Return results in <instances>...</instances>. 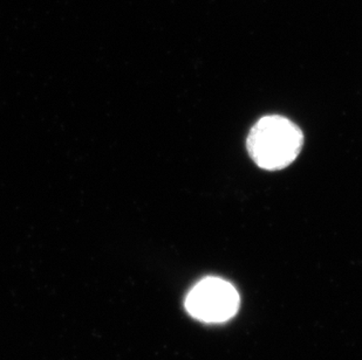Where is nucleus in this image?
Instances as JSON below:
<instances>
[{
  "label": "nucleus",
  "mask_w": 362,
  "mask_h": 360,
  "mask_svg": "<svg viewBox=\"0 0 362 360\" xmlns=\"http://www.w3.org/2000/svg\"><path fill=\"white\" fill-rule=\"evenodd\" d=\"M304 136L300 128L281 116H265L250 130L246 149L264 170H281L300 153Z\"/></svg>",
  "instance_id": "obj_1"
},
{
  "label": "nucleus",
  "mask_w": 362,
  "mask_h": 360,
  "mask_svg": "<svg viewBox=\"0 0 362 360\" xmlns=\"http://www.w3.org/2000/svg\"><path fill=\"white\" fill-rule=\"evenodd\" d=\"M185 308L202 322H224L236 315L240 295L235 287L224 280L208 277L189 292Z\"/></svg>",
  "instance_id": "obj_2"
}]
</instances>
